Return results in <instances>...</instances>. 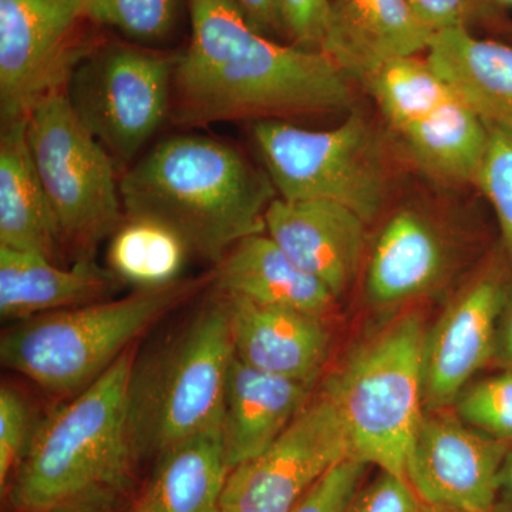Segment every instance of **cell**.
<instances>
[{
    "label": "cell",
    "instance_id": "obj_1",
    "mask_svg": "<svg viewBox=\"0 0 512 512\" xmlns=\"http://www.w3.org/2000/svg\"><path fill=\"white\" fill-rule=\"evenodd\" d=\"M191 39L177 57L171 117L180 126L285 120L350 109V76L318 50L256 30L235 0H187Z\"/></svg>",
    "mask_w": 512,
    "mask_h": 512
},
{
    "label": "cell",
    "instance_id": "obj_2",
    "mask_svg": "<svg viewBox=\"0 0 512 512\" xmlns=\"http://www.w3.org/2000/svg\"><path fill=\"white\" fill-rule=\"evenodd\" d=\"M120 192L127 217L167 225L214 264L242 239L264 234L276 198L268 173L237 148L200 134L161 140L123 174Z\"/></svg>",
    "mask_w": 512,
    "mask_h": 512
},
{
    "label": "cell",
    "instance_id": "obj_3",
    "mask_svg": "<svg viewBox=\"0 0 512 512\" xmlns=\"http://www.w3.org/2000/svg\"><path fill=\"white\" fill-rule=\"evenodd\" d=\"M133 366L128 349L40 426L9 487L16 510L53 512L124 490L136 463L127 423Z\"/></svg>",
    "mask_w": 512,
    "mask_h": 512
},
{
    "label": "cell",
    "instance_id": "obj_4",
    "mask_svg": "<svg viewBox=\"0 0 512 512\" xmlns=\"http://www.w3.org/2000/svg\"><path fill=\"white\" fill-rule=\"evenodd\" d=\"M234 355L227 301L215 289L184 326L134 362L127 409L134 460L161 457L195 434L221 427Z\"/></svg>",
    "mask_w": 512,
    "mask_h": 512
},
{
    "label": "cell",
    "instance_id": "obj_5",
    "mask_svg": "<svg viewBox=\"0 0 512 512\" xmlns=\"http://www.w3.org/2000/svg\"><path fill=\"white\" fill-rule=\"evenodd\" d=\"M214 274L178 279L126 298L50 312L16 323L3 333L0 359L47 392L72 396L90 386L134 340L188 301Z\"/></svg>",
    "mask_w": 512,
    "mask_h": 512
},
{
    "label": "cell",
    "instance_id": "obj_6",
    "mask_svg": "<svg viewBox=\"0 0 512 512\" xmlns=\"http://www.w3.org/2000/svg\"><path fill=\"white\" fill-rule=\"evenodd\" d=\"M424 333L416 315L394 320L325 387L345 421L350 457L402 478L424 414Z\"/></svg>",
    "mask_w": 512,
    "mask_h": 512
},
{
    "label": "cell",
    "instance_id": "obj_7",
    "mask_svg": "<svg viewBox=\"0 0 512 512\" xmlns=\"http://www.w3.org/2000/svg\"><path fill=\"white\" fill-rule=\"evenodd\" d=\"M251 131L279 197L338 202L367 224L382 210L386 165L375 131L362 114L353 113L329 130L262 120Z\"/></svg>",
    "mask_w": 512,
    "mask_h": 512
},
{
    "label": "cell",
    "instance_id": "obj_8",
    "mask_svg": "<svg viewBox=\"0 0 512 512\" xmlns=\"http://www.w3.org/2000/svg\"><path fill=\"white\" fill-rule=\"evenodd\" d=\"M28 136L64 248L79 261L92 259L97 245L124 221L116 163L77 119L66 89L30 111Z\"/></svg>",
    "mask_w": 512,
    "mask_h": 512
},
{
    "label": "cell",
    "instance_id": "obj_9",
    "mask_svg": "<svg viewBox=\"0 0 512 512\" xmlns=\"http://www.w3.org/2000/svg\"><path fill=\"white\" fill-rule=\"evenodd\" d=\"M177 57L131 46L90 50L66 84L77 119L128 167L171 113Z\"/></svg>",
    "mask_w": 512,
    "mask_h": 512
},
{
    "label": "cell",
    "instance_id": "obj_10",
    "mask_svg": "<svg viewBox=\"0 0 512 512\" xmlns=\"http://www.w3.org/2000/svg\"><path fill=\"white\" fill-rule=\"evenodd\" d=\"M87 0H0V117L2 127L28 119L49 94L66 89L90 52L77 30Z\"/></svg>",
    "mask_w": 512,
    "mask_h": 512
},
{
    "label": "cell",
    "instance_id": "obj_11",
    "mask_svg": "<svg viewBox=\"0 0 512 512\" xmlns=\"http://www.w3.org/2000/svg\"><path fill=\"white\" fill-rule=\"evenodd\" d=\"M348 457L345 421L323 390L271 446L232 468L220 512H291L330 468Z\"/></svg>",
    "mask_w": 512,
    "mask_h": 512
},
{
    "label": "cell",
    "instance_id": "obj_12",
    "mask_svg": "<svg viewBox=\"0 0 512 512\" xmlns=\"http://www.w3.org/2000/svg\"><path fill=\"white\" fill-rule=\"evenodd\" d=\"M511 444L480 433L448 409L424 410L406 478L441 511L498 512V477Z\"/></svg>",
    "mask_w": 512,
    "mask_h": 512
},
{
    "label": "cell",
    "instance_id": "obj_13",
    "mask_svg": "<svg viewBox=\"0 0 512 512\" xmlns=\"http://www.w3.org/2000/svg\"><path fill=\"white\" fill-rule=\"evenodd\" d=\"M510 286L498 269L478 276L424 333V410L450 409L478 370L495 357Z\"/></svg>",
    "mask_w": 512,
    "mask_h": 512
},
{
    "label": "cell",
    "instance_id": "obj_14",
    "mask_svg": "<svg viewBox=\"0 0 512 512\" xmlns=\"http://www.w3.org/2000/svg\"><path fill=\"white\" fill-rule=\"evenodd\" d=\"M367 222L326 200L276 197L265 214V232L299 268L338 298L352 284L366 248Z\"/></svg>",
    "mask_w": 512,
    "mask_h": 512
},
{
    "label": "cell",
    "instance_id": "obj_15",
    "mask_svg": "<svg viewBox=\"0 0 512 512\" xmlns=\"http://www.w3.org/2000/svg\"><path fill=\"white\" fill-rule=\"evenodd\" d=\"M221 293L228 305L234 353L241 362L315 384L329 355V332L322 318Z\"/></svg>",
    "mask_w": 512,
    "mask_h": 512
},
{
    "label": "cell",
    "instance_id": "obj_16",
    "mask_svg": "<svg viewBox=\"0 0 512 512\" xmlns=\"http://www.w3.org/2000/svg\"><path fill=\"white\" fill-rule=\"evenodd\" d=\"M312 387L261 372L234 355L221 417L222 446L229 470L271 446L311 402Z\"/></svg>",
    "mask_w": 512,
    "mask_h": 512
},
{
    "label": "cell",
    "instance_id": "obj_17",
    "mask_svg": "<svg viewBox=\"0 0 512 512\" xmlns=\"http://www.w3.org/2000/svg\"><path fill=\"white\" fill-rule=\"evenodd\" d=\"M120 279L93 259L72 268L33 252L0 247V315L22 320L103 301Z\"/></svg>",
    "mask_w": 512,
    "mask_h": 512
},
{
    "label": "cell",
    "instance_id": "obj_18",
    "mask_svg": "<svg viewBox=\"0 0 512 512\" xmlns=\"http://www.w3.org/2000/svg\"><path fill=\"white\" fill-rule=\"evenodd\" d=\"M328 5L326 55L356 79L384 60L419 55L434 35L409 0H328Z\"/></svg>",
    "mask_w": 512,
    "mask_h": 512
},
{
    "label": "cell",
    "instance_id": "obj_19",
    "mask_svg": "<svg viewBox=\"0 0 512 512\" xmlns=\"http://www.w3.org/2000/svg\"><path fill=\"white\" fill-rule=\"evenodd\" d=\"M215 289L259 305L325 318L336 296L299 268L268 235L256 234L234 245L217 264Z\"/></svg>",
    "mask_w": 512,
    "mask_h": 512
},
{
    "label": "cell",
    "instance_id": "obj_20",
    "mask_svg": "<svg viewBox=\"0 0 512 512\" xmlns=\"http://www.w3.org/2000/svg\"><path fill=\"white\" fill-rule=\"evenodd\" d=\"M426 52L434 70L487 130L512 133V47L454 28L434 33Z\"/></svg>",
    "mask_w": 512,
    "mask_h": 512
},
{
    "label": "cell",
    "instance_id": "obj_21",
    "mask_svg": "<svg viewBox=\"0 0 512 512\" xmlns=\"http://www.w3.org/2000/svg\"><path fill=\"white\" fill-rule=\"evenodd\" d=\"M448 269V249L436 225L416 210H403L380 232L367 266L370 301L393 306L436 288Z\"/></svg>",
    "mask_w": 512,
    "mask_h": 512
},
{
    "label": "cell",
    "instance_id": "obj_22",
    "mask_svg": "<svg viewBox=\"0 0 512 512\" xmlns=\"http://www.w3.org/2000/svg\"><path fill=\"white\" fill-rule=\"evenodd\" d=\"M0 247L33 252L55 262L64 248L55 211L30 150L28 119L2 127Z\"/></svg>",
    "mask_w": 512,
    "mask_h": 512
},
{
    "label": "cell",
    "instance_id": "obj_23",
    "mask_svg": "<svg viewBox=\"0 0 512 512\" xmlns=\"http://www.w3.org/2000/svg\"><path fill=\"white\" fill-rule=\"evenodd\" d=\"M229 473L221 427L202 431L160 457L143 504L150 512H220Z\"/></svg>",
    "mask_w": 512,
    "mask_h": 512
},
{
    "label": "cell",
    "instance_id": "obj_24",
    "mask_svg": "<svg viewBox=\"0 0 512 512\" xmlns=\"http://www.w3.org/2000/svg\"><path fill=\"white\" fill-rule=\"evenodd\" d=\"M397 133L426 173L451 183H476L488 130L458 97Z\"/></svg>",
    "mask_w": 512,
    "mask_h": 512
},
{
    "label": "cell",
    "instance_id": "obj_25",
    "mask_svg": "<svg viewBox=\"0 0 512 512\" xmlns=\"http://www.w3.org/2000/svg\"><path fill=\"white\" fill-rule=\"evenodd\" d=\"M188 254L184 239L167 225L127 217L111 235L107 262L120 281L156 289L180 279Z\"/></svg>",
    "mask_w": 512,
    "mask_h": 512
},
{
    "label": "cell",
    "instance_id": "obj_26",
    "mask_svg": "<svg viewBox=\"0 0 512 512\" xmlns=\"http://www.w3.org/2000/svg\"><path fill=\"white\" fill-rule=\"evenodd\" d=\"M359 80L396 131L457 99V94L427 57L423 60L417 55L384 60L363 73Z\"/></svg>",
    "mask_w": 512,
    "mask_h": 512
},
{
    "label": "cell",
    "instance_id": "obj_27",
    "mask_svg": "<svg viewBox=\"0 0 512 512\" xmlns=\"http://www.w3.org/2000/svg\"><path fill=\"white\" fill-rule=\"evenodd\" d=\"M183 5L184 0H87L86 18L138 43H157L173 33Z\"/></svg>",
    "mask_w": 512,
    "mask_h": 512
},
{
    "label": "cell",
    "instance_id": "obj_28",
    "mask_svg": "<svg viewBox=\"0 0 512 512\" xmlns=\"http://www.w3.org/2000/svg\"><path fill=\"white\" fill-rule=\"evenodd\" d=\"M454 406L457 416L468 426L512 443V370L470 384Z\"/></svg>",
    "mask_w": 512,
    "mask_h": 512
},
{
    "label": "cell",
    "instance_id": "obj_29",
    "mask_svg": "<svg viewBox=\"0 0 512 512\" xmlns=\"http://www.w3.org/2000/svg\"><path fill=\"white\" fill-rule=\"evenodd\" d=\"M476 184L497 214L512 266V133L488 130V147Z\"/></svg>",
    "mask_w": 512,
    "mask_h": 512
},
{
    "label": "cell",
    "instance_id": "obj_30",
    "mask_svg": "<svg viewBox=\"0 0 512 512\" xmlns=\"http://www.w3.org/2000/svg\"><path fill=\"white\" fill-rule=\"evenodd\" d=\"M29 407L19 392L9 386L0 389V490H8L28 453Z\"/></svg>",
    "mask_w": 512,
    "mask_h": 512
},
{
    "label": "cell",
    "instance_id": "obj_31",
    "mask_svg": "<svg viewBox=\"0 0 512 512\" xmlns=\"http://www.w3.org/2000/svg\"><path fill=\"white\" fill-rule=\"evenodd\" d=\"M366 464L348 457L313 485L291 512H348L362 487Z\"/></svg>",
    "mask_w": 512,
    "mask_h": 512
},
{
    "label": "cell",
    "instance_id": "obj_32",
    "mask_svg": "<svg viewBox=\"0 0 512 512\" xmlns=\"http://www.w3.org/2000/svg\"><path fill=\"white\" fill-rule=\"evenodd\" d=\"M348 512H444L427 503L407 478L380 473L360 487Z\"/></svg>",
    "mask_w": 512,
    "mask_h": 512
},
{
    "label": "cell",
    "instance_id": "obj_33",
    "mask_svg": "<svg viewBox=\"0 0 512 512\" xmlns=\"http://www.w3.org/2000/svg\"><path fill=\"white\" fill-rule=\"evenodd\" d=\"M293 45L326 53L330 39L328 0H278Z\"/></svg>",
    "mask_w": 512,
    "mask_h": 512
},
{
    "label": "cell",
    "instance_id": "obj_34",
    "mask_svg": "<svg viewBox=\"0 0 512 512\" xmlns=\"http://www.w3.org/2000/svg\"><path fill=\"white\" fill-rule=\"evenodd\" d=\"M413 12L431 32L466 28L487 10V0H409Z\"/></svg>",
    "mask_w": 512,
    "mask_h": 512
},
{
    "label": "cell",
    "instance_id": "obj_35",
    "mask_svg": "<svg viewBox=\"0 0 512 512\" xmlns=\"http://www.w3.org/2000/svg\"><path fill=\"white\" fill-rule=\"evenodd\" d=\"M248 22L264 35L286 36L284 15L278 0H235Z\"/></svg>",
    "mask_w": 512,
    "mask_h": 512
},
{
    "label": "cell",
    "instance_id": "obj_36",
    "mask_svg": "<svg viewBox=\"0 0 512 512\" xmlns=\"http://www.w3.org/2000/svg\"><path fill=\"white\" fill-rule=\"evenodd\" d=\"M495 357L503 363L505 369L512 370V292L498 323Z\"/></svg>",
    "mask_w": 512,
    "mask_h": 512
},
{
    "label": "cell",
    "instance_id": "obj_37",
    "mask_svg": "<svg viewBox=\"0 0 512 512\" xmlns=\"http://www.w3.org/2000/svg\"><path fill=\"white\" fill-rule=\"evenodd\" d=\"M498 512H512V444L498 477Z\"/></svg>",
    "mask_w": 512,
    "mask_h": 512
},
{
    "label": "cell",
    "instance_id": "obj_38",
    "mask_svg": "<svg viewBox=\"0 0 512 512\" xmlns=\"http://www.w3.org/2000/svg\"><path fill=\"white\" fill-rule=\"evenodd\" d=\"M116 498H100V500L87 501V503L72 505L53 512H117Z\"/></svg>",
    "mask_w": 512,
    "mask_h": 512
},
{
    "label": "cell",
    "instance_id": "obj_39",
    "mask_svg": "<svg viewBox=\"0 0 512 512\" xmlns=\"http://www.w3.org/2000/svg\"><path fill=\"white\" fill-rule=\"evenodd\" d=\"M137 512H150V511H148V510H147L146 505L141 504V507H140V508H138V511H137Z\"/></svg>",
    "mask_w": 512,
    "mask_h": 512
},
{
    "label": "cell",
    "instance_id": "obj_40",
    "mask_svg": "<svg viewBox=\"0 0 512 512\" xmlns=\"http://www.w3.org/2000/svg\"><path fill=\"white\" fill-rule=\"evenodd\" d=\"M500 2L507 3V5H512V0H500Z\"/></svg>",
    "mask_w": 512,
    "mask_h": 512
}]
</instances>
